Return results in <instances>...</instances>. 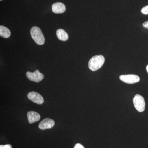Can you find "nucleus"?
Segmentation results:
<instances>
[{"label":"nucleus","mask_w":148,"mask_h":148,"mask_svg":"<svg viewBox=\"0 0 148 148\" xmlns=\"http://www.w3.org/2000/svg\"><path fill=\"white\" fill-rule=\"evenodd\" d=\"M0 1H2V0H0Z\"/></svg>","instance_id":"obj_17"},{"label":"nucleus","mask_w":148,"mask_h":148,"mask_svg":"<svg viewBox=\"0 0 148 148\" xmlns=\"http://www.w3.org/2000/svg\"><path fill=\"white\" fill-rule=\"evenodd\" d=\"M31 35L33 39L39 45H42L45 42V39L41 30L39 27H34L31 30Z\"/></svg>","instance_id":"obj_2"},{"label":"nucleus","mask_w":148,"mask_h":148,"mask_svg":"<svg viewBox=\"0 0 148 148\" xmlns=\"http://www.w3.org/2000/svg\"><path fill=\"white\" fill-rule=\"evenodd\" d=\"M121 80L125 83L133 84L139 82L140 78L137 75L130 74V75H122L119 77Z\"/></svg>","instance_id":"obj_4"},{"label":"nucleus","mask_w":148,"mask_h":148,"mask_svg":"<svg viewBox=\"0 0 148 148\" xmlns=\"http://www.w3.org/2000/svg\"><path fill=\"white\" fill-rule=\"evenodd\" d=\"M105 59L102 55H95L92 57L88 62V67L92 71L101 68L105 63Z\"/></svg>","instance_id":"obj_1"},{"label":"nucleus","mask_w":148,"mask_h":148,"mask_svg":"<svg viewBox=\"0 0 148 148\" xmlns=\"http://www.w3.org/2000/svg\"><path fill=\"white\" fill-rule=\"evenodd\" d=\"M146 69H147V71L148 73V65L147 66V67H146Z\"/></svg>","instance_id":"obj_16"},{"label":"nucleus","mask_w":148,"mask_h":148,"mask_svg":"<svg viewBox=\"0 0 148 148\" xmlns=\"http://www.w3.org/2000/svg\"><path fill=\"white\" fill-rule=\"evenodd\" d=\"M55 125V122L53 119L49 118H46L40 122L39 124V128L40 129L44 130L52 128Z\"/></svg>","instance_id":"obj_7"},{"label":"nucleus","mask_w":148,"mask_h":148,"mask_svg":"<svg viewBox=\"0 0 148 148\" xmlns=\"http://www.w3.org/2000/svg\"><path fill=\"white\" fill-rule=\"evenodd\" d=\"M66 10L65 5L63 3L58 2L55 3L52 5V10L53 12L56 14L63 13Z\"/></svg>","instance_id":"obj_8"},{"label":"nucleus","mask_w":148,"mask_h":148,"mask_svg":"<svg viewBox=\"0 0 148 148\" xmlns=\"http://www.w3.org/2000/svg\"><path fill=\"white\" fill-rule=\"evenodd\" d=\"M0 148H12V146L11 145L8 144V145H0Z\"/></svg>","instance_id":"obj_13"},{"label":"nucleus","mask_w":148,"mask_h":148,"mask_svg":"<svg viewBox=\"0 0 148 148\" xmlns=\"http://www.w3.org/2000/svg\"><path fill=\"white\" fill-rule=\"evenodd\" d=\"M141 12L143 14L147 15L148 14V5L144 7L141 10Z\"/></svg>","instance_id":"obj_12"},{"label":"nucleus","mask_w":148,"mask_h":148,"mask_svg":"<svg viewBox=\"0 0 148 148\" xmlns=\"http://www.w3.org/2000/svg\"><path fill=\"white\" fill-rule=\"evenodd\" d=\"M28 98L29 100L38 105H41L44 103V98L42 96L36 92L32 91L28 94Z\"/></svg>","instance_id":"obj_6"},{"label":"nucleus","mask_w":148,"mask_h":148,"mask_svg":"<svg viewBox=\"0 0 148 148\" xmlns=\"http://www.w3.org/2000/svg\"><path fill=\"white\" fill-rule=\"evenodd\" d=\"M10 31L4 26H0V36L3 38H7L10 37Z\"/></svg>","instance_id":"obj_11"},{"label":"nucleus","mask_w":148,"mask_h":148,"mask_svg":"<svg viewBox=\"0 0 148 148\" xmlns=\"http://www.w3.org/2000/svg\"><path fill=\"white\" fill-rule=\"evenodd\" d=\"M28 121L29 123H33L39 121L40 119L39 114L34 111H29L27 113Z\"/></svg>","instance_id":"obj_9"},{"label":"nucleus","mask_w":148,"mask_h":148,"mask_svg":"<svg viewBox=\"0 0 148 148\" xmlns=\"http://www.w3.org/2000/svg\"><path fill=\"white\" fill-rule=\"evenodd\" d=\"M143 27L145 28L148 29V21H146V22H144L143 24Z\"/></svg>","instance_id":"obj_15"},{"label":"nucleus","mask_w":148,"mask_h":148,"mask_svg":"<svg viewBox=\"0 0 148 148\" xmlns=\"http://www.w3.org/2000/svg\"><path fill=\"white\" fill-rule=\"evenodd\" d=\"M27 77L32 81H34L36 82H39L44 79L43 74L40 73L38 70H36L35 72L32 73L27 72Z\"/></svg>","instance_id":"obj_5"},{"label":"nucleus","mask_w":148,"mask_h":148,"mask_svg":"<svg viewBox=\"0 0 148 148\" xmlns=\"http://www.w3.org/2000/svg\"><path fill=\"white\" fill-rule=\"evenodd\" d=\"M56 35L58 39L63 41H66L69 39L68 34L62 29H58L57 30Z\"/></svg>","instance_id":"obj_10"},{"label":"nucleus","mask_w":148,"mask_h":148,"mask_svg":"<svg viewBox=\"0 0 148 148\" xmlns=\"http://www.w3.org/2000/svg\"><path fill=\"white\" fill-rule=\"evenodd\" d=\"M133 103L135 109L138 112H142L145 108V99L142 95L136 94L133 99Z\"/></svg>","instance_id":"obj_3"},{"label":"nucleus","mask_w":148,"mask_h":148,"mask_svg":"<svg viewBox=\"0 0 148 148\" xmlns=\"http://www.w3.org/2000/svg\"><path fill=\"white\" fill-rule=\"evenodd\" d=\"M74 148H85L83 146L79 143H77L75 145L74 147Z\"/></svg>","instance_id":"obj_14"}]
</instances>
